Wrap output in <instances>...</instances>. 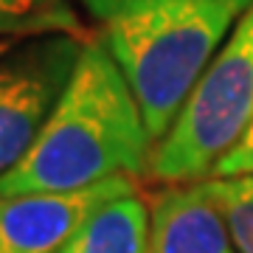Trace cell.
<instances>
[{
    "label": "cell",
    "instance_id": "1",
    "mask_svg": "<svg viewBox=\"0 0 253 253\" xmlns=\"http://www.w3.org/2000/svg\"><path fill=\"white\" fill-rule=\"evenodd\" d=\"M155 138L118 62L87 37L79 65L31 152L0 177V197L82 191L149 172Z\"/></svg>",
    "mask_w": 253,
    "mask_h": 253
},
{
    "label": "cell",
    "instance_id": "2",
    "mask_svg": "<svg viewBox=\"0 0 253 253\" xmlns=\"http://www.w3.org/2000/svg\"><path fill=\"white\" fill-rule=\"evenodd\" d=\"M144 110L155 144L253 0H79Z\"/></svg>",
    "mask_w": 253,
    "mask_h": 253
},
{
    "label": "cell",
    "instance_id": "3",
    "mask_svg": "<svg viewBox=\"0 0 253 253\" xmlns=\"http://www.w3.org/2000/svg\"><path fill=\"white\" fill-rule=\"evenodd\" d=\"M253 124V6L234 26L172 129L155 146L149 172L166 186L208 180Z\"/></svg>",
    "mask_w": 253,
    "mask_h": 253
},
{
    "label": "cell",
    "instance_id": "4",
    "mask_svg": "<svg viewBox=\"0 0 253 253\" xmlns=\"http://www.w3.org/2000/svg\"><path fill=\"white\" fill-rule=\"evenodd\" d=\"M87 37L37 34L0 59V177L17 169L45 129Z\"/></svg>",
    "mask_w": 253,
    "mask_h": 253
},
{
    "label": "cell",
    "instance_id": "5",
    "mask_svg": "<svg viewBox=\"0 0 253 253\" xmlns=\"http://www.w3.org/2000/svg\"><path fill=\"white\" fill-rule=\"evenodd\" d=\"M135 189L132 177H113L65 194L37 191L0 197V253H59L96 208Z\"/></svg>",
    "mask_w": 253,
    "mask_h": 253
},
{
    "label": "cell",
    "instance_id": "6",
    "mask_svg": "<svg viewBox=\"0 0 253 253\" xmlns=\"http://www.w3.org/2000/svg\"><path fill=\"white\" fill-rule=\"evenodd\" d=\"M149 253H242L225 217L200 183L163 186L149 203Z\"/></svg>",
    "mask_w": 253,
    "mask_h": 253
},
{
    "label": "cell",
    "instance_id": "7",
    "mask_svg": "<svg viewBox=\"0 0 253 253\" xmlns=\"http://www.w3.org/2000/svg\"><path fill=\"white\" fill-rule=\"evenodd\" d=\"M152 208L135 191H126L96 208L62 245L59 253H149Z\"/></svg>",
    "mask_w": 253,
    "mask_h": 253
},
{
    "label": "cell",
    "instance_id": "8",
    "mask_svg": "<svg viewBox=\"0 0 253 253\" xmlns=\"http://www.w3.org/2000/svg\"><path fill=\"white\" fill-rule=\"evenodd\" d=\"M0 17L11 34L23 40L54 31L84 37L71 0H0Z\"/></svg>",
    "mask_w": 253,
    "mask_h": 253
},
{
    "label": "cell",
    "instance_id": "9",
    "mask_svg": "<svg viewBox=\"0 0 253 253\" xmlns=\"http://www.w3.org/2000/svg\"><path fill=\"white\" fill-rule=\"evenodd\" d=\"M200 186L225 217L239 251L253 253V174L208 177V180H200Z\"/></svg>",
    "mask_w": 253,
    "mask_h": 253
},
{
    "label": "cell",
    "instance_id": "10",
    "mask_svg": "<svg viewBox=\"0 0 253 253\" xmlns=\"http://www.w3.org/2000/svg\"><path fill=\"white\" fill-rule=\"evenodd\" d=\"M239 174H253V124L248 126L242 141L217 163L211 177H239Z\"/></svg>",
    "mask_w": 253,
    "mask_h": 253
},
{
    "label": "cell",
    "instance_id": "11",
    "mask_svg": "<svg viewBox=\"0 0 253 253\" xmlns=\"http://www.w3.org/2000/svg\"><path fill=\"white\" fill-rule=\"evenodd\" d=\"M20 42H26V40H23V37H14V34H0V59L9 56Z\"/></svg>",
    "mask_w": 253,
    "mask_h": 253
},
{
    "label": "cell",
    "instance_id": "12",
    "mask_svg": "<svg viewBox=\"0 0 253 253\" xmlns=\"http://www.w3.org/2000/svg\"><path fill=\"white\" fill-rule=\"evenodd\" d=\"M0 34H11V31H9V26L3 23V17H0ZM14 37H17V34H14Z\"/></svg>",
    "mask_w": 253,
    "mask_h": 253
}]
</instances>
